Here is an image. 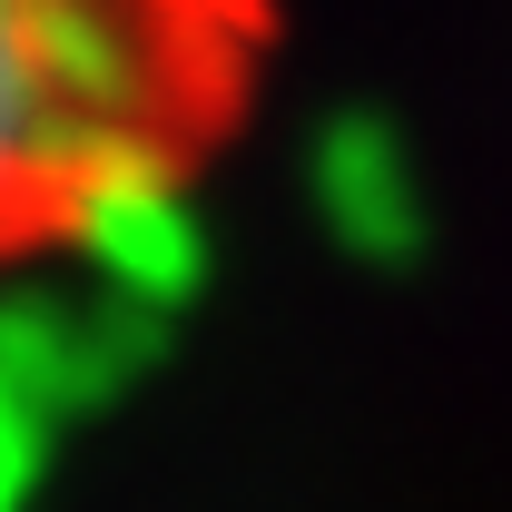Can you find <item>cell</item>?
Wrapping results in <instances>:
<instances>
[{
  "mask_svg": "<svg viewBox=\"0 0 512 512\" xmlns=\"http://www.w3.org/2000/svg\"><path fill=\"white\" fill-rule=\"evenodd\" d=\"M256 69V0H0V247L79 256L99 207L178 178Z\"/></svg>",
  "mask_w": 512,
  "mask_h": 512,
  "instance_id": "obj_1",
  "label": "cell"
},
{
  "mask_svg": "<svg viewBox=\"0 0 512 512\" xmlns=\"http://www.w3.org/2000/svg\"><path fill=\"white\" fill-rule=\"evenodd\" d=\"M50 473V414H30L20 394H0V512H30Z\"/></svg>",
  "mask_w": 512,
  "mask_h": 512,
  "instance_id": "obj_2",
  "label": "cell"
}]
</instances>
